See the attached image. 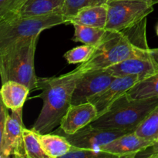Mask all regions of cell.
Returning a JSON list of instances; mask_svg holds the SVG:
<instances>
[{"label": "cell", "instance_id": "3957f363", "mask_svg": "<svg viewBox=\"0 0 158 158\" xmlns=\"http://www.w3.org/2000/svg\"><path fill=\"white\" fill-rule=\"evenodd\" d=\"M38 40L39 35L21 39L0 49L2 84L15 81L26 85L31 91L37 89L34 57Z\"/></svg>", "mask_w": 158, "mask_h": 158}, {"label": "cell", "instance_id": "6da1fadb", "mask_svg": "<svg viewBox=\"0 0 158 158\" xmlns=\"http://www.w3.org/2000/svg\"><path fill=\"white\" fill-rule=\"evenodd\" d=\"M147 40V17L120 32L106 31L90 58L77 67L80 72L106 69L135 56L150 53Z\"/></svg>", "mask_w": 158, "mask_h": 158}, {"label": "cell", "instance_id": "7c38bea8", "mask_svg": "<svg viewBox=\"0 0 158 158\" xmlns=\"http://www.w3.org/2000/svg\"><path fill=\"white\" fill-rule=\"evenodd\" d=\"M115 77L139 76L142 80L158 72V66L151 57V53L135 56L106 68Z\"/></svg>", "mask_w": 158, "mask_h": 158}, {"label": "cell", "instance_id": "f1b7e54d", "mask_svg": "<svg viewBox=\"0 0 158 158\" xmlns=\"http://www.w3.org/2000/svg\"><path fill=\"white\" fill-rule=\"evenodd\" d=\"M155 141H156V140H155Z\"/></svg>", "mask_w": 158, "mask_h": 158}, {"label": "cell", "instance_id": "30bf717a", "mask_svg": "<svg viewBox=\"0 0 158 158\" xmlns=\"http://www.w3.org/2000/svg\"><path fill=\"white\" fill-rule=\"evenodd\" d=\"M140 80H142L141 77L136 75L115 77L103 92L92 97L88 102L96 106L99 117L106 112L117 99L126 94Z\"/></svg>", "mask_w": 158, "mask_h": 158}, {"label": "cell", "instance_id": "ac0fdd59", "mask_svg": "<svg viewBox=\"0 0 158 158\" xmlns=\"http://www.w3.org/2000/svg\"><path fill=\"white\" fill-rule=\"evenodd\" d=\"M127 94L135 100L158 98V72L136 83Z\"/></svg>", "mask_w": 158, "mask_h": 158}, {"label": "cell", "instance_id": "52a82bcc", "mask_svg": "<svg viewBox=\"0 0 158 158\" xmlns=\"http://www.w3.org/2000/svg\"><path fill=\"white\" fill-rule=\"evenodd\" d=\"M23 108L9 114L4 134L0 136V158H27L23 141Z\"/></svg>", "mask_w": 158, "mask_h": 158}, {"label": "cell", "instance_id": "5bb4252c", "mask_svg": "<svg viewBox=\"0 0 158 158\" xmlns=\"http://www.w3.org/2000/svg\"><path fill=\"white\" fill-rule=\"evenodd\" d=\"M107 5L89 6L81 9L69 19V24H78L106 29L107 23Z\"/></svg>", "mask_w": 158, "mask_h": 158}, {"label": "cell", "instance_id": "4fadbf2b", "mask_svg": "<svg viewBox=\"0 0 158 158\" xmlns=\"http://www.w3.org/2000/svg\"><path fill=\"white\" fill-rule=\"evenodd\" d=\"M154 141L147 140L135 133L124 134L104 145L100 149L113 154L116 157L134 158L140 152L151 146Z\"/></svg>", "mask_w": 158, "mask_h": 158}, {"label": "cell", "instance_id": "d4e9b609", "mask_svg": "<svg viewBox=\"0 0 158 158\" xmlns=\"http://www.w3.org/2000/svg\"><path fill=\"white\" fill-rule=\"evenodd\" d=\"M65 158H106L116 157L113 154L103 151L100 148L98 149H89V148H80L73 146L70 151L63 156Z\"/></svg>", "mask_w": 158, "mask_h": 158}, {"label": "cell", "instance_id": "ba28073f", "mask_svg": "<svg viewBox=\"0 0 158 158\" xmlns=\"http://www.w3.org/2000/svg\"><path fill=\"white\" fill-rule=\"evenodd\" d=\"M115 77L106 69H93L82 73L77 81L72 97V104L86 103L103 92Z\"/></svg>", "mask_w": 158, "mask_h": 158}, {"label": "cell", "instance_id": "2e32d148", "mask_svg": "<svg viewBox=\"0 0 158 158\" xmlns=\"http://www.w3.org/2000/svg\"><path fill=\"white\" fill-rule=\"evenodd\" d=\"M65 0H26L17 17L42 16L60 12ZM16 18V17H15Z\"/></svg>", "mask_w": 158, "mask_h": 158}, {"label": "cell", "instance_id": "484cf974", "mask_svg": "<svg viewBox=\"0 0 158 158\" xmlns=\"http://www.w3.org/2000/svg\"><path fill=\"white\" fill-rule=\"evenodd\" d=\"M150 53H151V56L153 58V60H154V62L157 63L158 66V48L150 49Z\"/></svg>", "mask_w": 158, "mask_h": 158}, {"label": "cell", "instance_id": "d6986e66", "mask_svg": "<svg viewBox=\"0 0 158 158\" xmlns=\"http://www.w3.org/2000/svg\"><path fill=\"white\" fill-rule=\"evenodd\" d=\"M73 26L75 30L73 40L74 42H80L83 44L97 46L106 32V29L78 24H73Z\"/></svg>", "mask_w": 158, "mask_h": 158}, {"label": "cell", "instance_id": "e0dca14e", "mask_svg": "<svg viewBox=\"0 0 158 158\" xmlns=\"http://www.w3.org/2000/svg\"><path fill=\"white\" fill-rule=\"evenodd\" d=\"M38 137L43 151L49 158L63 157L72 148L66 137L61 134L38 133Z\"/></svg>", "mask_w": 158, "mask_h": 158}, {"label": "cell", "instance_id": "9a60e30c", "mask_svg": "<svg viewBox=\"0 0 158 158\" xmlns=\"http://www.w3.org/2000/svg\"><path fill=\"white\" fill-rule=\"evenodd\" d=\"M30 89L26 85L15 81H8L2 85L1 101L11 110L23 107Z\"/></svg>", "mask_w": 158, "mask_h": 158}, {"label": "cell", "instance_id": "8992f818", "mask_svg": "<svg viewBox=\"0 0 158 158\" xmlns=\"http://www.w3.org/2000/svg\"><path fill=\"white\" fill-rule=\"evenodd\" d=\"M106 31L120 32L134 26L154 10L153 0H108Z\"/></svg>", "mask_w": 158, "mask_h": 158}, {"label": "cell", "instance_id": "4316f807", "mask_svg": "<svg viewBox=\"0 0 158 158\" xmlns=\"http://www.w3.org/2000/svg\"><path fill=\"white\" fill-rule=\"evenodd\" d=\"M156 32H157V35H158V23H157V26H156Z\"/></svg>", "mask_w": 158, "mask_h": 158}, {"label": "cell", "instance_id": "9c48e42d", "mask_svg": "<svg viewBox=\"0 0 158 158\" xmlns=\"http://www.w3.org/2000/svg\"><path fill=\"white\" fill-rule=\"evenodd\" d=\"M56 132L66 137L73 146L89 149L101 148L115 139L124 134L132 133L123 130L101 129L94 127L90 125H87L73 134H64L59 128Z\"/></svg>", "mask_w": 158, "mask_h": 158}, {"label": "cell", "instance_id": "cb8c5ba5", "mask_svg": "<svg viewBox=\"0 0 158 158\" xmlns=\"http://www.w3.org/2000/svg\"><path fill=\"white\" fill-rule=\"evenodd\" d=\"M26 0H0V22L12 19L18 15Z\"/></svg>", "mask_w": 158, "mask_h": 158}, {"label": "cell", "instance_id": "5b68a950", "mask_svg": "<svg viewBox=\"0 0 158 158\" xmlns=\"http://www.w3.org/2000/svg\"><path fill=\"white\" fill-rule=\"evenodd\" d=\"M61 24H66V19L58 12L42 16L16 17L0 22V49L21 39L40 35L45 29Z\"/></svg>", "mask_w": 158, "mask_h": 158}, {"label": "cell", "instance_id": "7402d4cb", "mask_svg": "<svg viewBox=\"0 0 158 158\" xmlns=\"http://www.w3.org/2000/svg\"><path fill=\"white\" fill-rule=\"evenodd\" d=\"M23 141L27 158H49L42 148L38 133L33 130L24 127Z\"/></svg>", "mask_w": 158, "mask_h": 158}, {"label": "cell", "instance_id": "603a6c76", "mask_svg": "<svg viewBox=\"0 0 158 158\" xmlns=\"http://www.w3.org/2000/svg\"><path fill=\"white\" fill-rule=\"evenodd\" d=\"M97 46L83 44L77 46L64 54V58L69 64L83 63L87 61L95 51Z\"/></svg>", "mask_w": 158, "mask_h": 158}, {"label": "cell", "instance_id": "8fae6325", "mask_svg": "<svg viewBox=\"0 0 158 158\" xmlns=\"http://www.w3.org/2000/svg\"><path fill=\"white\" fill-rule=\"evenodd\" d=\"M98 117V112L90 102L71 104L63 117L59 129L66 134H73L92 123Z\"/></svg>", "mask_w": 158, "mask_h": 158}, {"label": "cell", "instance_id": "7a4b0ae2", "mask_svg": "<svg viewBox=\"0 0 158 158\" xmlns=\"http://www.w3.org/2000/svg\"><path fill=\"white\" fill-rule=\"evenodd\" d=\"M82 72L77 68L60 77L39 78L37 89L41 93L36 97L43 100L40 114L32 130L40 134L50 133L60 126L61 120L72 104V97Z\"/></svg>", "mask_w": 158, "mask_h": 158}, {"label": "cell", "instance_id": "83f0119b", "mask_svg": "<svg viewBox=\"0 0 158 158\" xmlns=\"http://www.w3.org/2000/svg\"><path fill=\"white\" fill-rule=\"evenodd\" d=\"M153 2H154V4H158V0H153Z\"/></svg>", "mask_w": 158, "mask_h": 158}, {"label": "cell", "instance_id": "277c9868", "mask_svg": "<svg viewBox=\"0 0 158 158\" xmlns=\"http://www.w3.org/2000/svg\"><path fill=\"white\" fill-rule=\"evenodd\" d=\"M157 106L158 98L135 100L126 93L89 125L101 129L123 130L134 133Z\"/></svg>", "mask_w": 158, "mask_h": 158}, {"label": "cell", "instance_id": "ffe728a7", "mask_svg": "<svg viewBox=\"0 0 158 158\" xmlns=\"http://www.w3.org/2000/svg\"><path fill=\"white\" fill-rule=\"evenodd\" d=\"M134 133L151 141L158 140V106L148 114Z\"/></svg>", "mask_w": 158, "mask_h": 158}, {"label": "cell", "instance_id": "44dd1931", "mask_svg": "<svg viewBox=\"0 0 158 158\" xmlns=\"http://www.w3.org/2000/svg\"><path fill=\"white\" fill-rule=\"evenodd\" d=\"M108 0H65L59 13L66 19V24H69V19L81 9L89 6L106 4Z\"/></svg>", "mask_w": 158, "mask_h": 158}]
</instances>
